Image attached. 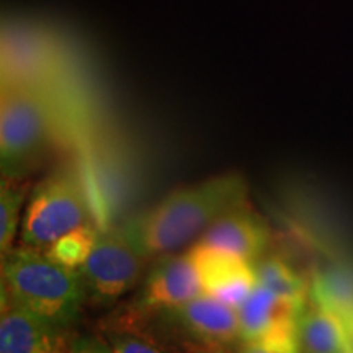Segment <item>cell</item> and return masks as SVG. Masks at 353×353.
<instances>
[{
    "mask_svg": "<svg viewBox=\"0 0 353 353\" xmlns=\"http://www.w3.org/2000/svg\"><path fill=\"white\" fill-rule=\"evenodd\" d=\"M245 179L223 174L176 188L120 228L132 249L148 260L174 254L200 239L216 219L247 203Z\"/></svg>",
    "mask_w": 353,
    "mask_h": 353,
    "instance_id": "6da1fadb",
    "label": "cell"
},
{
    "mask_svg": "<svg viewBox=\"0 0 353 353\" xmlns=\"http://www.w3.org/2000/svg\"><path fill=\"white\" fill-rule=\"evenodd\" d=\"M87 296L81 272L54 262L33 247H17L2 257V299L32 309L56 327L77 319Z\"/></svg>",
    "mask_w": 353,
    "mask_h": 353,
    "instance_id": "7a4b0ae2",
    "label": "cell"
},
{
    "mask_svg": "<svg viewBox=\"0 0 353 353\" xmlns=\"http://www.w3.org/2000/svg\"><path fill=\"white\" fill-rule=\"evenodd\" d=\"M87 216V198L77 172L57 169L44 176L30 196L21 219V245L44 249L85 224Z\"/></svg>",
    "mask_w": 353,
    "mask_h": 353,
    "instance_id": "3957f363",
    "label": "cell"
},
{
    "mask_svg": "<svg viewBox=\"0 0 353 353\" xmlns=\"http://www.w3.org/2000/svg\"><path fill=\"white\" fill-rule=\"evenodd\" d=\"M50 132L46 103L30 90H17L2 99L0 151L2 172L8 179H19L26 167L37 161Z\"/></svg>",
    "mask_w": 353,
    "mask_h": 353,
    "instance_id": "277c9868",
    "label": "cell"
},
{
    "mask_svg": "<svg viewBox=\"0 0 353 353\" xmlns=\"http://www.w3.org/2000/svg\"><path fill=\"white\" fill-rule=\"evenodd\" d=\"M144 262L120 228L101 229L90 255L79 268L87 296L100 304L117 301L138 283Z\"/></svg>",
    "mask_w": 353,
    "mask_h": 353,
    "instance_id": "5b68a950",
    "label": "cell"
},
{
    "mask_svg": "<svg viewBox=\"0 0 353 353\" xmlns=\"http://www.w3.org/2000/svg\"><path fill=\"white\" fill-rule=\"evenodd\" d=\"M203 294V286L192 255L167 254L156 259L131 301L136 316H152Z\"/></svg>",
    "mask_w": 353,
    "mask_h": 353,
    "instance_id": "8992f818",
    "label": "cell"
},
{
    "mask_svg": "<svg viewBox=\"0 0 353 353\" xmlns=\"http://www.w3.org/2000/svg\"><path fill=\"white\" fill-rule=\"evenodd\" d=\"M152 317L190 341L211 348L241 339L237 309L206 293L180 306L159 311Z\"/></svg>",
    "mask_w": 353,
    "mask_h": 353,
    "instance_id": "52a82bcc",
    "label": "cell"
},
{
    "mask_svg": "<svg viewBox=\"0 0 353 353\" xmlns=\"http://www.w3.org/2000/svg\"><path fill=\"white\" fill-rule=\"evenodd\" d=\"M306 304L278 296L273 291L257 283L249 298L237 307L241 341L298 339L299 317Z\"/></svg>",
    "mask_w": 353,
    "mask_h": 353,
    "instance_id": "ba28073f",
    "label": "cell"
},
{
    "mask_svg": "<svg viewBox=\"0 0 353 353\" xmlns=\"http://www.w3.org/2000/svg\"><path fill=\"white\" fill-rule=\"evenodd\" d=\"M196 242L239 255L254 263L267 249L268 229L245 203L216 219Z\"/></svg>",
    "mask_w": 353,
    "mask_h": 353,
    "instance_id": "9c48e42d",
    "label": "cell"
},
{
    "mask_svg": "<svg viewBox=\"0 0 353 353\" xmlns=\"http://www.w3.org/2000/svg\"><path fill=\"white\" fill-rule=\"evenodd\" d=\"M54 324L32 309L2 299L0 353H52L59 347Z\"/></svg>",
    "mask_w": 353,
    "mask_h": 353,
    "instance_id": "30bf717a",
    "label": "cell"
},
{
    "mask_svg": "<svg viewBox=\"0 0 353 353\" xmlns=\"http://www.w3.org/2000/svg\"><path fill=\"white\" fill-rule=\"evenodd\" d=\"M298 341L304 353H353V339L341 317L309 298L298 324Z\"/></svg>",
    "mask_w": 353,
    "mask_h": 353,
    "instance_id": "8fae6325",
    "label": "cell"
},
{
    "mask_svg": "<svg viewBox=\"0 0 353 353\" xmlns=\"http://www.w3.org/2000/svg\"><path fill=\"white\" fill-rule=\"evenodd\" d=\"M188 252L192 255L198 276H200L203 293L210 294V296L231 283L234 278L239 276L252 265V262H247L239 255L224 252V250L205 245L201 242H195L190 247Z\"/></svg>",
    "mask_w": 353,
    "mask_h": 353,
    "instance_id": "7c38bea8",
    "label": "cell"
},
{
    "mask_svg": "<svg viewBox=\"0 0 353 353\" xmlns=\"http://www.w3.org/2000/svg\"><path fill=\"white\" fill-rule=\"evenodd\" d=\"M254 270L257 283L273 291L278 296L299 304H306L311 298L306 280L288 262L276 255H267V257L262 255L254 262Z\"/></svg>",
    "mask_w": 353,
    "mask_h": 353,
    "instance_id": "4fadbf2b",
    "label": "cell"
},
{
    "mask_svg": "<svg viewBox=\"0 0 353 353\" xmlns=\"http://www.w3.org/2000/svg\"><path fill=\"white\" fill-rule=\"evenodd\" d=\"M97 234L94 228L88 224H82L72 231L64 234L63 237L51 242L50 245L44 247V254L54 262L64 265V267L79 270L94 249Z\"/></svg>",
    "mask_w": 353,
    "mask_h": 353,
    "instance_id": "5bb4252c",
    "label": "cell"
},
{
    "mask_svg": "<svg viewBox=\"0 0 353 353\" xmlns=\"http://www.w3.org/2000/svg\"><path fill=\"white\" fill-rule=\"evenodd\" d=\"M25 198L26 187L17 182V179L3 176L2 188H0V250H2V257L12 250Z\"/></svg>",
    "mask_w": 353,
    "mask_h": 353,
    "instance_id": "9a60e30c",
    "label": "cell"
},
{
    "mask_svg": "<svg viewBox=\"0 0 353 353\" xmlns=\"http://www.w3.org/2000/svg\"><path fill=\"white\" fill-rule=\"evenodd\" d=\"M105 339L113 353H170L145 335L121 325L108 327Z\"/></svg>",
    "mask_w": 353,
    "mask_h": 353,
    "instance_id": "2e32d148",
    "label": "cell"
},
{
    "mask_svg": "<svg viewBox=\"0 0 353 353\" xmlns=\"http://www.w3.org/2000/svg\"><path fill=\"white\" fill-rule=\"evenodd\" d=\"M298 339H278V341L242 342L237 353H299Z\"/></svg>",
    "mask_w": 353,
    "mask_h": 353,
    "instance_id": "e0dca14e",
    "label": "cell"
},
{
    "mask_svg": "<svg viewBox=\"0 0 353 353\" xmlns=\"http://www.w3.org/2000/svg\"><path fill=\"white\" fill-rule=\"evenodd\" d=\"M68 353H113L108 342H101L95 337H81L69 347Z\"/></svg>",
    "mask_w": 353,
    "mask_h": 353,
    "instance_id": "ac0fdd59",
    "label": "cell"
},
{
    "mask_svg": "<svg viewBox=\"0 0 353 353\" xmlns=\"http://www.w3.org/2000/svg\"><path fill=\"white\" fill-rule=\"evenodd\" d=\"M203 353H226L224 350H221V348H218V347H214V348H208V350H205Z\"/></svg>",
    "mask_w": 353,
    "mask_h": 353,
    "instance_id": "d6986e66",
    "label": "cell"
},
{
    "mask_svg": "<svg viewBox=\"0 0 353 353\" xmlns=\"http://www.w3.org/2000/svg\"><path fill=\"white\" fill-rule=\"evenodd\" d=\"M52 353H68V350H63V348H57V350L52 352Z\"/></svg>",
    "mask_w": 353,
    "mask_h": 353,
    "instance_id": "ffe728a7",
    "label": "cell"
}]
</instances>
